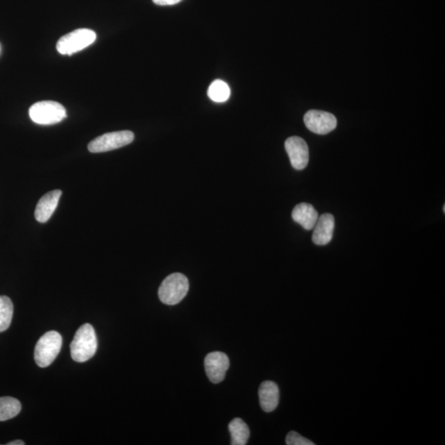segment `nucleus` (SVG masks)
Wrapping results in <instances>:
<instances>
[{
	"label": "nucleus",
	"instance_id": "nucleus-1",
	"mask_svg": "<svg viewBox=\"0 0 445 445\" xmlns=\"http://www.w3.org/2000/svg\"><path fill=\"white\" fill-rule=\"evenodd\" d=\"M98 349L95 330L90 324L79 328L70 345V353L76 362L83 363L92 358Z\"/></svg>",
	"mask_w": 445,
	"mask_h": 445
},
{
	"label": "nucleus",
	"instance_id": "nucleus-2",
	"mask_svg": "<svg viewBox=\"0 0 445 445\" xmlns=\"http://www.w3.org/2000/svg\"><path fill=\"white\" fill-rule=\"evenodd\" d=\"M188 290L189 281L186 276L174 273L162 282L158 289V297L165 305H176L186 297Z\"/></svg>",
	"mask_w": 445,
	"mask_h": 445
},
{
	"label": "nucleus",
	"instance_id": "nucleus-3",
	"mask_svg": "<svg viewBox=\"0 0 445 445\" xmlns=\"http://www.w3.org/2000/svg\"><path fill=\"white\" fill-rule=\"evenodd\" d=\"M62 347V337L56 331L48 332L39 339L34 358L39 367L46 368L56 359Z\"/></svg>",
	"mask_w": 445,
	"mask_h": 445
},
{
	"label": "nucleus",
	"instance_id": "nucleus-4",
	"mask_svg": "<svg viewBox=\"0 0 445 445\" xmlns=\"http://www.w3.org/2000/svg\"><path fill=\"white\" fill-rule=\"evenodd\" d=\"M96 39V34L91 29L74 30L59 40L56 49L61 55L72 56L91 46Z\"/></svg>",
	"mask_w": 445,
	"mask_h": 445
},
{
	"label": "nucleus",
	"instance_id": "nucleus-5",
	"mask_svg": "<svg viewBox=\"0 0 445 445\" xmlns=\"http://www.w3.org/2000/svg\"><path fill=\"white\" fill-rule=\"evenodd\" d=\"M29 116L38 125L49 126L62 121L67 113L60 103L53 101H42L30 108Z\"/></svg>",
	"mask_w": 445,
	"mask_h": 445
},
{
	"label": "nucleus",
	"instance_id": "nucleus-6",
	"mask_svg": "<svg viewBox=\"0 0 445 445\" xmlns=\"http://www.w3.org/2000/svg\"><path fill=\"white\" fill-rule=\"evenodd\" d=\"M134 139V133L130 131L111 132L92 140L87 149L91 153L112 151L130 144Z\"/></svg>",
	"mask_w": 445,
	"mask_h": 445
},
{
	"label": "nucleus",
	"instance_id": "nucleus-7",
	"mask_svg": "<svg viewBox=\"0 0 445 445\" xmlns=\"http://www.w3.org/2000/svg\"><path fill=\"white\" fill-rule=\"evenodd\" d=\"M308 130L318 135H327L336 129L337 118L334 115L318 110H310L303 117Z\"/></svg>",
	"mask_w": 445,
	"mask_h": 445
},
{
	"label": "nucleus",
	"instance_id": "nucleus-8",
	"mask_svg": "<svg viewBox=\"0 0 445 445\" xmlns=\"http://www.w3.org/2000/svg\"><path fill=\"white\" fill-rule=\"evenodd\" d=\"M285 147L294 169H305L310 161V151L305 140L299 136H292L286 140Z\"/></svg>",
	"mask_w": 445,
	"mask_h": 445
},
{
	"label": "nucleus",
	"instance_id": "nucleus-9",
	"mask_svg": "<svg viewBox=\"0 0 445 445\" xmlns=\"http://www.w3.org/2000/svg\"><path fill=\"white\" fill-rule=\"evenodd\" d=\"M229 359L221 351H214L207 355L205 359V369L207 377L213 383L222 382L229 368Z\"/></svg>",
	"mask_w": 445,
	"mask_h": 445
},
{
	"label": "nucleus",
	"instance_id": "nucleus-10",
	"mask_svg": "<svg viewBox=\"0 0 445 445\" xmlns=\"http://www.w3.org/2000/svg\"><path fill=\"white\" fill-rule=\"evenodd\" d=\"M335 228V219L332 214H324L319 217L314 227L312 242L316 245L324 246L329 244L333 240Z\"/></svg>",
	"mask_w": 445,
	"mask_h": 445
},
{
	"label": "nucleus",
	"instance_id": "nucleus-11",
	"mask_svg": "<svg viewBox=\"0 0 445 445\" xmlns=\"http://www.w3.org/2000/svg\"><path fill=\"white\" fill-rule=\"evenodd\" d=\"M61 195L62 192L54 190L47 193L40 199L35 210V218L39 223H46L51 219L58 206Z\"/></svg>",
	"mask_w": 445,
	"mask_h": 445
},
{
	"label": "nucleus",
	"instance_id": "nucleus-12",
	"mask_svg": "<svg viewBox=\"0 0 445 445\" xmlns=\"http://www.w3.org/2000/svg\"><path fill=\"white\" fill-rule=\"evenodd\" d=\"M258 395L260 405L264 412H271L278 407L280 391L276 383L263 382L259 387Z\"/></svg>",
	"mask_w": 445,
	"mask_h": 445
},
{
	"label": "nucleus",
	"instance_id": "nucleus-13",
	"mask_svg": "<svg viewBox=\"0 0 445 445\" xmlns=\"http://www.w3.org/2000/svg\"><path fill=\"white\" fill-rule=\"evenodd\" d=\"M319 217L318 211L308 203L299 204L292 211V218L294 221L301 224L306 230L314 228Z\"/></svg>",
	"mask_w": 445,
	"mask_h": 445
},
{
	"label": "nucleus",
	"instance_id": "nucleus-14",
	"mask_svg": "<svg viewBox=\"0 0 445 445\" xmlns=\"http://www.w3.org/2000/svg\"><path fill=\"white\" fill-rule=\"evenodd\" d=\"M228 430L231 435L232 445H245L248 443L250 430L249 426L240 418H235L229 423Z\"/></svg>",
	"mask_w": 445,
	"mask_h": 445
},
{
	"label": "nucleus",
	"instance_id": "nucleus-15",
	"mask_svg": "<svg viewBox=\"0 0 445 445\" xmlns=\"http://www.w3.org/2000/svg\"><path fill=\"white\" fill-rule=\"evenodd\" d=\"M21 403L19 400L11 396L0 398V421L12 419L21 412Z\"/></svg>",
	"mask_w": 445,
	"mask_h": 445
},
{
	"label": "nucleus",
	"instance_id": "nucleus-16",
	"mask_svg": "<svg viewBox=\"0 0 445 445\" xmlns=\"http://www.w3.org/2000/svg\"><path fill=\"white\" fill-rule=\"evenodd\" d=\"M230 89L226 82L222 81H214L211 83L208 90L209 98L215 103H224L230 96Z\"/></svg>",
	"mask_w": 445,
	"mask_h": 445
},
{
	"label": "nucleus",
	"instance_id": "nucleus-17",
	"mask_svg": "<svg viewBox=\"0 0 445 445\" xmlns=\"http://www.w3.org/2000/svg\"><path fill=\"white\" fill-rule=\"evenodd\" d=\"M13 314V305L11 299L7 296H0V333L10 328Z\"/></svg>",
	"mask_w": 445,
	"mask_h": 445
},
{
	"label": "nucleus",
	"instance_id": "nucleus-18",
	"mask_svg": "<svg viewBox=\"0 0 445 445\" xmlns=\"http://www.w3.org/2000/svg\"><path fill=\"white\" fill-rule=\"evenodd\" d=\"M285 442L286 444L288 445H314V443L310 442V439L303 437L302 435L295 433V431H292V433H289L287 436H286Z\"/></svg>",
	"mask_w": 445,
	"mask_h": 445
},
{
	"label": "nucleus",
	"instance_id": "nucleus-19",
	"mask_svg": "<svg viewBox=\"0 0 445 445\" xmlns=\"http://www.w3.org/2000/svg\"><path fill=\"white\" fill-rule=\"evenodd\" d=\"M180 1H183V0H153L154 3L160 6H174V4H177Z\"/></svg>",
	"mask_w": 445,
	"mask_h": 445
},
{
	"label": "nucleus",
	"instance_id": "nucleus-20",
	"mask_svg": "<svg viewBox=\"0 0 445 445\" xmlns=\"http://www.w3.org/2000/svg\"><path fill=\"white\" fill-rule=\"evenodd\" d=\"M7 444L8 445H24L25 443L23 442V440H15V442L8 443Z\"/></svg>",
	"mask_w": 445,
	"mask_h": 445
}]
</instances>
